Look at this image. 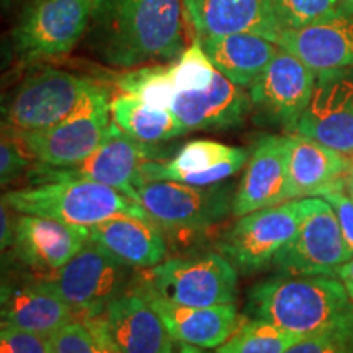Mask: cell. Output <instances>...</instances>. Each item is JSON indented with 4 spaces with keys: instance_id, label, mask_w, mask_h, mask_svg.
I'll use <instances>...</instances> for the list:
<instances>
[{
    "instance_id": "obj_41",
    "label": "cell",
    "mask_w": 353,
    "mask_h": 353,
    "mask_svg": "<svg viewBox=\"0 0 353 353\" xmlns=\"http://www.w3.org/2000/svg\"><path fill=\"white\" fill-rule=\"evenodd\" d=\"M25 2L26 0H0V13L6 15V13L19 10V8L23 7Z\"/></svg>"
},
{
    "instance_id": "obj_23",
    "label": "cell",
    "mask_w": 353,
    "mask_h": 353,
    "mask_svg": "<svg viewBox=\"0 0 353 353\" xmlns=\"http://www.w3.org/2000/svg\"><path fill=\"white\" fill-rule=\"evenodd\" d=\"M77 319L51 278L21 275L3 311L2 324L50 337L68 322Z\"/></svg>"
},
{
    "instance_id": "obj_24",
    "label": "cell",
    "mask_w": 353,
    "mask_h": 353,
    "mask_svg": "<svg viewBox=\"0 0 353 353\" xmlns=\"http://www.w3.org/2000/svg\"><path fill=\"white\" fill-rule=\"evenodd\" d=\"M90 241L132 268H152L167 255L164 236L149 218L113 216L90 228Z\"/></svg>"
},
{
    "instance_id": "obj_3",
    "label": "cell",
    "mask_w": 353,
    "mask_h": 353,
    "mask_svg": "<svg viewBox=\"0 0 353 353\" xmlns=\"http://www.w3.org/2000/svg\"><path fill=\"white\" fill-rule=\"evenodd\" d=\"M50 180L7 192L8 206L20 214L41 216L83 228L120 214L149 218L138 201L103 183L83 179Z\"/></svg>"
},
{
    "instance_id": "obj_17",
    "label": "cell",
    "mask_w": 353,
    "mask_h": 353,
    "mask_svg": "<svg viewBox=\"0 0 353 353\" xmlns=\"http://www.w3.org/2000/svg\"><path fill=\"white\" fill-rule=\"evenodd\" d=\"M90 239V228L41 216L20 214L13 228V252L26 267L56 273Z\"/></svg>"
},
{
    "instance_id": "obj_37",
    "label": "cell",
    "mask_w": 353,
    "mask_h": 353,
    "mask_svg": "<svg viewBox=\"0 0 353 353\" xmlns=\"http://www.w3.org/2000/svg\"><path fill=\"white\" fill-rule=\"evenodd\" d=\"M21 275L23 273L15 270L10 265H3V260H0V319Z\"/></svg>"
},
{
    "instance_id": "obj_28",
    "label": "cell",
    "mask_w": 353,
    "mask_h": 353,
    "mask_svg": "<svg viewBox=\"0 0 353 353\" xmlns=\"http://www.w3.org/2000/svg\"><path fill=\"white\" fill-rule=\"evenodd\" d=\"M120 94L134 97L148 107L157 110H170L176 88L165 65H143L114 77Z\"/></svg>"
},
{
    "instance_id": "obj_1",
    "label": "cell",
    "mask_w": 353,
    "mask_h": 353,
    "mask_svg": "<svg viewBox=\"0 0 353 353\" xmlns=\"http://www.w3.org/2000/svg\"><path fill=\"white\" fill-rule=\"evenodd\" d=\"M183 0H92L87 43L108 65L134 69L183 52Z\"/></svg>"
},
{
    "instance_id": "obj_6",
    "label": "cell",
    "mask_w": 353,
    "mask_h": 353,
    "mask_svg": "<svg viewBox=\"0 0 353 353\" xmlns=\"http://www.w3.org/2000/svg\"><path fill=\"white\" fill-rule=\"evenodd\" d=\"M110 103V94L103 87L57 125L15 134L17 143L44 167L63 169L81 164L110 134L113 126Z\"/></svg>"
},
{
    "instance_id": "obj_32",
    "label": "cell",
    "mask_w": 353,
    "mask_h": 353,
    "mask_svg": "<svg viewBox=\"0 0 353 353\" xmlns=\"http://www.w3.org/2000/svg\"><path fill=\"white\" fill-rule=\"evenodd\" d=\"M281 30L301 28L341 12L337 0H272Z\"/></svg>"
},
{
    "instance_id": "obj_27",
    "label": "cell",
    "mask_w": 353,
    "mask_h": 353,
    "mask_svg": "<svg viewBox=\"0 0 353 353\" xmlns=\"http://www.w3.org/2000/svg\"><path fill=\"white\" fill-rule=\"evenodd\" d=\"M242 151L244 149L231 148L216 141L196 139L185 144L167 164L157 161L144 162L141 172H143L144 182L172 180V182L182 183L188 176L214 169L228 162L229 159L239 156Z\"/></svg>"
},
{
    "instance_id": "obj_38",
    "label": "cell",
    "mask_w": 353,
    "mask_h": 353,
    "mask_svg": "<svg viewBox=\"0 0 353 353\" xmlns=\"http://www.w3.org/2000/svg\"><path fill=\"white\" fill-rule=\"evenodd\" d=\"M10 206L6 200V193L0 192V255L13 244V228L15 219H12Z\"/></svg>"
},
{
    "instance_id": "obj_21",
    "label": "cell",
    "mask_w": 353,
    "mask_h": 353,
    "mask_svg": "<svg viewBox=\"0 0 353 353\" xmlns=\"http://www.w3.org/2000/svg\"><path fill=\"white\" fill-rule=\"evenodd\" d=\"M149 303L164 321L167 330L176 342L203 348H218L239 325L236 304L210 307H190L161 298L148 283L141 285Z\"/></svg>"
},
{
    "instance_id": "obj_12",
    "label": "cell",
    "mask_w": 353,
    "mask_h": 353,
    "mask_svg": "<svg viewBox=\"0 0 353 353\" xmlns=\"http://www.w3.org/2000/svg\"><path fill=\"white\" fill-rule=\"evenodd\" d=\"M314 85L316 72L280 48L262 76L249 87V95L260 120L293 134L311 101Z\"/></svg>"
},
{
    "instance_id": "obj_36",
    "label": "cell",
    "mask_w": 353,
    "mask_h": 353,
    "mask_svg": "<svg viewBox=\"0 0 353 353\" xmlns=\"http://www.w3.org/2000/svg\"><path fill=\"white\" fill-rule=\"evenodd\" d=\"M321 198H324V200L332 206L335 218H337L343 232V239H345V244H347L348 257H352L353 255V196L348 195L345 185H343V187L329 190V192H325Z\"/></svg>"
},
{
    "instance_id": "obj_14",
    "label": "cell",
    "mask_w": 353,
    "mask_h": 353,
    "mask_svg": "<svg viewBox=\"0 0 353 353\" xmlns=\"http://www.w3.org/2000/svg\"><path fill=\"white\" fill-rule=\"evenodd\" d=\"M294 132L342 154L353 152V68L316 74L311 101Z\"/></svg>"
},
{
    "instance_id": "obj_11",
    "label": "cell",
    "mask_w": 353,
    "mask_h": 353,
    "mask_svg": "<svg viewBox=\"0 0 353 353\" xmlns=\"http://www.w3.org/2000/svg\"><path fill=\"white\" fill-rule=\"evenodd\" d=\"M232 198L229 187L157 180L141 185L136 201L157 226L192 231L221 223L232 213Z\"/></svg>"
},
{
    "instance_id": "obj_19",
    "label": "cell",
    "mask_w": 353,
    "mask_h": 353,
    "mask_svg": "<svg viewBox=\"0 0 353 353\" xmlns=\"http://www.w3.org/2000/svg\"><path fill=\"white\" fill-rule=\"evenodd\" d=\"M276 44L316 74L353 68V15L341 10L301 28L281 30Z\"/></svg>"
},
{
    "instance_id": "obj_5",
    "label": "cell",
    "mask_w": 353,
    "mask_h": 353,
    "mask_svg": "<svg viewBox=\"0 0 353 353\" xmlns=\"http://www.w3.org/2000/svg\"><path fill=\"white\" fill-rule=\"evenodd\" d=\"M92 0H26L15 21L10 46L21 64L69 54L85 37Z\"/></svg>"
},
{
    "instance_id": "obj_33",
    "label": "cell",
    "mask_w": 353,
    "mask_h": 353,
    "mask_svg": "<svg viewBox=\"0 0 353 353\" xmlns=\"http://www.w3.org/2000/svg\"><path fill=\"white\" fill-rule=\"evenodd\" d=\"M51 353H101L95 329L85 319H74L50 337Z\"/></svg>"
},
{
    "instance_id": "obj_44",
    "label": "cell",
    "mask_w": 353,
    "mask_h": 353,
    "mask_svg": "<svg viewBox=\"0 0 353 353\" xmlns=\"http://www.w3.org/2000/svg\"><path fill=\"white\" fill-rule=\"evenodd\" d=\"M345 190L348 192V195L353 196V172L350 174V176H348V179H347V182H345Z\"/></svg>"
},
{
    "instance_id": "obj_39",
    "label": "cell",
    "mask_w": 353,
    "mask_h": 353,
    "mask_svg": "<svg viewBox=\"0 0 353 353\" xmlns=\"http://www.w3.org/2000/svg\"><path fill=\"white\" fill-rule=\"evenodd\" d=\"M92 324V327L95 329L97 335H99V341H100V345H101V353H121L120 350H118V347L114 345V343L110 341L107 330H105L103 324H101L100 317H90V319H85Z\"/></svg>"
},
{
    "instance_id": "obj_4",
    "label": "cell",
    "mask_w": 353,
    "mask_h": 353,
    "mask_svg": "<svg viewBox=\"0 0 353 353\" xmlns=\"http://www.w3.org/2000/svg\"><path fill=\"white\" fill-rule=\"evenodd\" d=\"M101 88V83L68 70L34 68L0 94V120L13 134L46 130L70 117Z\"/></svg>"
},
{
    "instance_id": "obj_26",
    "label": "cell",
    "mask_w": 353,
    "mask_h": 353,
    "mask_svg": "<svg viewBox=\"0 0 353 353\" xmlns=\"http://www.w3.org/2000/svg\"><path fill=\"white\" fill-rule=\"evenodd\" d=\"M110 110L114 125L130 138L145 145H157L185 134L183 126L170 110L148 107L131 95L114 97Z\"/></svg>"
},
{
    "instance_id": "obj_25",
    "label": "cell",
    "mask_w": 353,
    "mask_h": 353,
    "mask_svg": "<svg viewBox=\"0 0 353 353\" xmlns=\"http://www.w3.org/2000/svg\"><path fill=\"white\" fill-rule=\"evenodd\" d=\"M214 69L239 87H250L276 56V43L255 33L200 39Z\"/></svg>"
},
{
    "instance_id": "obj_43",
    "label": "cell",
    "mask_w": 353,
    "mask_h": 353,
    "mask_svg": "<svg viewBox=\"0 0 353 353\" xmlns=\"http://www.w3.org/2000/svg\"><path fill=\"white\" fill-rule=\"evenodd\" d=\"M337 2H339V7H341L343 12L353 15V0H337Z\"/></svg>"
},
{
    "instance_id": "obj_20",
    "label": "cell",
    "mask_w": 353,
    "mask_h": 353,
    "mask_svg": "<svg viewBox=\"0 0 353 353\" xmlns=\"http://www.w3.org/2000/svg\"><path fill=\"white\" fill-rule=\"evenodd\" d=\"M250 110V95L218 70L206 88L176 92L170 107L185 132L239 126Z\"/></svg>"
},
{
    "instance_id": "obj_16",
    "label": "cell",
    "mask_w": 353,
    "mask_h": 353,
    "mask_svg": "<svg viewBox=\"0 0 353 353\" xmlns=\"http://www.w3.org/2000/svg\"><path fill=\"white\" fill-rule=\"evenodd\" d=\"M121 353H172L175 339L149 303L143 288L123 291L99 316Z\"/></svg>"
},
{
    "instance_id": "obj_35",
    "label": "cell",
    "mask_w": 353,
    "mask_h": 353,
    "mask_svg": "<svg viewBox=\"0 0 353 353\" xmlns=\"http://www.w3.org/2000/svg\"><path fill=\"white\" fill-rule=\"evenodd\" d=\"M30 169V156L23 148L0 134V185H7L20 179Z\"/></svg>"
},
{
    "instance_id": "obj_7",
    "label": "cell",
    "mask_w": 353,
    "mask_h": 353,
    "mask_svg": "<svg viewBox=\"0 0 353 353\" xmlns=\"http://www.w3.org/2000/svg\"><path fill=\"white\" fill-rule=\"evenodd\" d=\"M148 285L167 301L190 307L236 304L237 268L223 254L176 257L149 268Z\"/></svg>"
},
{
    "instance_id": "obj_10",
    "label": "cell",
    "mask_w": 353,
    "mask_h": 353,
    "mask_svg": "<svg viewBox=\"0 0 353 353\" xmlns=\"http://www.w3.org/2000/svg\"><path fill=\"white\" fill-rule=\"evenodd\" d=\"M51 280L79 319H90L126 291L128 268L88 239L61 270L52 273Z\"/></svg>"
},
{
    "instance_id": "obj_9",
    "label": "cell",
    "mask_w": 353,
    "mask_h": 353,
    "mask_svg": "<svg viewBox=\"0 0 353 353\" xmlns=\"http://www.w3.org/2000/svg\"><path fill=\"white\" fill-rule=\"evenodd\" d=\"M303 223L293 242L285 247L273 267L290 275H324L337 278L348 259L347 244L332 206L324 198H303Z\"/></svg>"
},
{
    "instance_id": "obj_34",
    "label": "cell",
    "mask_w": 353,
    "mask_h": 353,
    "mask_svg": "<svg viewBox=\"0 0 353 353\" xmlns=\"http://www.w3.org/2000/svg\"><path fill=\"white\" fill-rule=\"evenodd\" d=\"M0 353H51L50 339L0 322Z\"/></svg>"
},
{
    "instance_id": "obj_30",
    "label": "cell",
    "mask_w": 353,
    "mask_h": 353,
    "mask_svg": "<svg viewBox=\"0 0 353 353\" xmlns=\"http://www.w3.org/2000/svg\"><path fill=\"white\" fill-rule=\"evenodd\" d=\"M169 70L176 92L206 88L213 82L216 74L213 63L203 50L201 41L196 38L187 50H183L182 54L176 57L175 63L169 65Z\"/></svg>"
},
{
    "instance_id": "obj_18",
    "label": "cell",
    "mask_w": 353,
    "mask_h": 353,
    "mask_svg": "<svg viewBox=\"0 0 353 353\" xmlns=\"http://www.w3.org/2000/svg\"><path fill=\"white\" fill-rule=\"evenodd\" d=\"M185 21L196 39L255 33L276 43L281 26L272 0H183Z\"/></svg>"
},
{
    "instance_id": "obj_13",
    "label": "cell",
    "mask_w": 353,
    "mask_h": 353,
    "mask_svg": "<svg viewBox=\"0 0 353 353\" xmlns=\"http://www.w3.org/2000/svg\"><path fill=\"white\" fill-rule=\"evenodd\" d=\"M156 151L154 145H145L130 138L113 123L107 139L81 164L63 169L43 165L38 172L43 180L83 179L103 183L136 201L138 190L144 183L141 167L144 162L156 161Z\"/></svg>"
},
{
    "instance_id": "obj_22",
    "label": "cell",
    "mask_w": 353,
    "mask_h": 353,
    "mask_svg": "<svg viewBox=\"0 0 353 353\" xmlns=\"http://www.w3.org/2000/svg\"><path fill=\"white\" fill-rule=\"evenodd\" d=\"M353 164L347 154L293 132L290 134V200L322 196L343 187Z\"/></svg>"
},
{
    "instance_id": "obj_15",
    "label": "cell",
    "mask_w": 353,
    "mask_h": 353,
    "mask_svg": "<svg viewBox=\"0 0 353 353\" xmlns=\"http://www.w3.org/2000/svg\"><path fill=\"white\" fill-rule=\"evenodd\" d=\"M290 200V136L268 134L257 141L232 198L236 218Z\"/></svg>"
},
{
    "instance_id": "obj_31",
    "label": "cell",
    "mask_w": 353,
    "mask_h": 353,
    "mask_svg": "<svg viewBox=\"0 0 353 353\" xmlns=\"http://www.w3.org/2000/svg\"><path fill=\"white\" fill-rule=\"evenodd\" d=\"M285 353H353V304L337 322L303 337Z\"/></svg>"
},
{
    "instance_id": "obj_40",
    "label": "cell",
    "mask_w": 353,
    "mask_h": 353,
    "mask_svg": "<svg viewBox=\"0 0 353 353\" xmlns=\"http://www.w3.org/2000/svg\"><path fill=\"white\" fill-rule=\"evenodd\" d=\"M337 278L342 281L343 288L353 301V255L345 263L341 265V268L337 270Z\"/></svg>"
},
{
    "instance_id": "obj_42",
    "label": "cell",
    "mask_w": 353,
    "mask_h": 353,
    "mask_svg": "<svg viewBox=\"0 0 353 353\" xmlns=\"http://www.w3.org/2000/svg\"><path fill=\"white\" fill-rule=\"evenodd\" d=\"M172 353H206V352L203 350V348L187 345V343H182V342H175L174 352Z\"/></svg>"
},
{
    "instance_id": "obj_29",
    "label": "cell",
    "mask_w": 353,
    "mask_h": 353,
    "mask_svg": "<svg viewBox=\"0 0 353 353\" xmlns=\"http://www.w3.org/2000/svg\"><path fill=\"white\" fill-rule=\"evenodd\" d=\"M303 335L280 329L272 322L249 319L239 322L237 329L216 353H285L301 341Z\"/></svg>"
},
{
    "instance_id": "obj_8",
    "label": "cell",
    "mask_w": 353,
    "mask_h": 353,
    "mask_svg": "<svg viewBox=\"0 0 353 353\" xmlns=\"http://www.w3.org/2000/svg\"><path fill=\"white\" fill-rule=\"evenodd\" d=\"M303 223V201L293 200L241 216L219 239L221 254L237 272L255 273L273 265Z\"/></svg>"
},
{
    "instance_id": "obj_2",
    "label": "cell",
    "mask_w": 353,
    "mask_h": 353,
    "mask_svg": "<svg viewBox=\"0 0 353 353\" xmlns=\"http://www.w3.org/2000/svg\"><path fill=\"white\" fill-rule=\"evenodd\" d=\"M352 304L339 278L280 273L249 290L245 316L307 337L337 322Z\"/></svg>"
}]
</instances>
